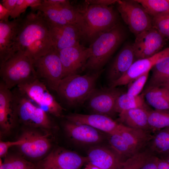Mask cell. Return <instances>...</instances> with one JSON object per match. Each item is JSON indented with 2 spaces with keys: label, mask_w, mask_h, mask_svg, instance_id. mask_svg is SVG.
Returning <instances> with one entry per match:
<instances>
[{
  "label": "cell",
  "mask_w": 169,
  "mask_h": 169,
  "mask_svg": "<svg viewBox=\"0 0 169 169\" xmlns=\"http://www.w3.org/2000/svg\"><path fill=\"white\" fill-rule=\"evenodd\" d=\"M21 17L13 50L23 53L33 62L54 47L50 26L40 11Z\"/></svg>",
  "instance_id": "cell-1"
},
{
  "label": "cell",
  "mask_w": 169,
  "mask_h": 169,
  "mask_svg": "<svg viewBox=\"0 0 169 169\" xmlns=\"http://www.w3.org/2000/svg\"><path fill=\"white\" fill-rule=\"evenodd\" d=\"M85 2L82 7L76 8L78 12V27L81 39L91 44L100 34L119 23L118 16L111 5L102 6Z\"/></svg>",
  "instance_id": "cell-2"
},
{
  "label": "cell",
  "mask_w": 169,
  "mask_h": 169,
  "mask_svg": "<svg viewBox=\"0 0 169 169\" xmlns=\"http://www.w3.org/2000/svg\"><path fill=\"white\" fill-rule=\"evenodd\" d=\"M125 37V30L119 23L100 34L89 47L90 55L82 70H88L94 72L103 69Z\"/></svg>",
  "instance_id": "cell-3"
},
{
  "label": "cell",
  "mask_w": 169,
  "mask_h": 169,
  "mask_svg": "<svg viewBox=\"0 0 169 169\" xmlns=\"http://www.w3.org/2000/svg\"><path fill=\"white\" fill-rule=\"evenodd\" d=\"M104 70L67 76L61 80L56 92L68 106L74 107L81 105L95 89L96 82Z\"/></svg>",
  "instance_id": "cell-4"
},
{
  "label": "cell",
  "mask_w": 169,
  "mask_h": 169,
  "mask_svg": "<svg viewBox=\"0 0 169 169\" xmlns=\"http://www.w3.org/2000/svg\"><path fill=\"white\" fill-rule=\"evenodd\" d=\"M0 68L2 81L10 90L19 84L37 78L33 62L20 51L0 64Z\"/></svg>",
  "instance_id": "cell-5"
},
{
  "label": "cell",
  "mask_w": 169,
  "mask_h": 169,
  "mask_svg": "<svg viewBox=\"0 0 169 169\" xmlns=\"http://www.w3.org/2000/svg\"><path fill=\"white\" fill-rule=\"evenodd\" d=\"M13 108L16 120L27 126L51 128L52 121L47 113L34 105L32 100L17 87L12 91Z\"/></svg>",
  "instance_id": "cell-6"
},
{
  "label": "cell",
  "mask_w": 169,
  "mask_h": 169,
  "mask_svg": "<svg viewBox=\"0 0 169 169\" xmlns=\"http://www.w3.org/2000/svg\"><path fill=\"white\" fill-rule=\"evenodd\" d=\"M37 78L50 89L56 91L63 78V70L58 52L53 47L50 51L33 62Z\"/></svg>",
  "instance_id": "cell-7"
},
{
  "label": "cell",
  "mask_w": 169,
  "mask_h": 169,
  "mask_svg": "<svg viewBox=\"0 0 169 169\" xmlns=\"http://www.w3.org/2000/svg\"><path fill=\"white\" fill-rule=\"evenodd\" d=\"M116 4L122 19L136 36L153 27L152 18L136 0H118Z\"/></svg>",
  "instance_id": "cell-8"
},
{
  "label": "cell",
  "mask_w": 169,
  "mask_h": 169,
  "mask_svg": "<svg viewBox=\"0 0 169 169\" xmlns=\"http://www.w3.org/2000/svg\"><path fill=\"white\" fill-rule=\"evenodd\" d=\"M17 87L47 113L56 117L62 115L63 108L50 93L47 86L36 78Z\"/></svg>",
  "instance_id": "cell-9"
},
{
  "label": "cell",
  "mask_w": 169,
  "mask_h": 169,
  "mask_svg": "<svg viewBox=\"0 0 169 169\" xmlns=\"http://www.w3.org/2000/svg\"><path fill=\"white\" fill-rule=\"evenodd\" d=\"M123 93L116 87L95 88L86 101L88 107L92 114L109 116L115 113L116 102Z\"/></svg>",
  "instance_id": "cell-10"
},
{
  "label": "cell",
  "mask_w": 169,
  "mask_h": 169,
  "mask_svg": "<svg viewBox=\"0 0 169 169\" xmlns=\"http://www.w3.org/2000/svg\"><path fill=\"white\" fill-rule=\"evenodd\" d=\"M166 39L153 27L137 35L132 44L136 60L150 57L160 51Z\"/></svg>",
  "instance_id": "cell-11"
},
{
  "label": "cell",
  "mask_w": 169,
  "mask_h": 169,
  "mask_svg": "<svg viewBox=\"0 0 169 169\" xmlns=\"http://www.w3.org/2000/svg\"><path fill=\"white\" fill-rule=\"evenodd\" d=\"M57 51L63 66V78L82 70L91 53L89 47L80 44Z\"/></svg>",
  "instance_id": "cell-12"
},
{
  "label": "cell",
  "mask_w": 169,
  "mask_h": 169,
  "mask_svg": "<svg viewBox=\"0 0 169 169\" xmlns=\"http://www.w3.org/2000/svg\"><path fill=\"white\" fill-rule=\"evenodd\" d=\"M88 162L87 157L73 151L58 149L51 152L37 166L58 169H79Z\"/></svg>",
  "instance_id": "cell-13"
},
{
  "label": "cell",
  "mask_w": 169,
  "mask_h": 169,
  "mask_svg": "<svg viewBox=\"0 0 169 169\" xmlns=\"http://www.w3.org/2000/svg\"><path fill=\"white\" fill-rule=\"evenodd\" d=\"M19 137L24 141L18 146L21 151L30 158H41L48 151L51 146L46 135L33 130L24 131Z\"/></svg>",
  "instance_id": "cell-14"
},
{
  "label": "cell",
  "mask_w": 169,
  "mask_h": 169,
  "mask_svg": "<svg viewBox=\"0 0 169 169\" xmlns=\"http://www.w3.org/2000/svg\"><path fill=\"white\" fill-rule=\"evenodd\" d=\"M169 56V47L161 51L150 57L136 60L127 72L120 78L109 84L112 88L125 85L147 71L159 60Z\"/></svg>",
  "instance_id": "cell-15"
},
{
  "label": "cell",
  "mask_w": 169,
  "mask_h": 169,
  "mask_svg": "<svg viewBox=\"0 0 169 169\" xmlns=\"http://www.w3.org/2000/svg\"><path fill=\"white\" fill-rule=\"evenodd\" d=\"M65 117L68 121L86 125L108 134L117 131L122 125L118 123L110 116L99 114L71 113L66 115Z\"/></svg>",
  "instance_id": "cell-16"
},
{
  "label": "cell",
  "mask_w": 169,
  "mask_h": 169,
  "mask_svg": "<svg viewBox=\"0 0 169 169\" xmlns=\"http://www.w3.org/2000/svg\"><path fill=\"white\" fill-rule=\"evenodd\" d=\"M49 24L54 47L57 50L80 44L79 41L81 39V36L80 31L77 26L73 24L58 25Z\"/></svg>",
  "instance_id": "cell-17"
},
{
  "label": "cell",
  "mask_w": 169,
  "mask_h": 169,
  "mask_svg": "<svg viewBox=\"0 0 169 169\" xmlns=\"http://www.w3.org/2000/svg\"><path fill=\"white\" fill-rule=\"evenodd\" d=\"M21 17L7 21H0V64L14 54L13 48Z\"/></svg>",
  "instance_id": "cell-18"
},
{
  "label": "cell",
  "mask_w": 169,
  "mask_h": 169,
  "mask_svg": "<svg viewBox=\"0 0 169 169\" xmlns=\"http://www.w3.org/2000/svg\"><path fill=\"white\" fill-rule=\"evenodd\" d=\"M64 130L74 141L81 144L90 145L101 142L103 136L99 131L86 125L67 121L64 124Z\"/></svg>",
  "instance_id": "cell-19"
},
{
  "label": "cell",
  "mask_w": 169,
  "mask_h": 169,
  "mask_svg": "<svg viewBox=\"0 0 169 169\" xmlns=\"http://www.w3.org/2000/svg\"><path fill=\"white\" fill-rule=\"evenodd\" d=\"M88 162L100 169H119L125 161L112 149L95 146L88 151Z\"/></svg>",
  "instance_id": "cell-20"
},
{
  "label": "cell",
  "mask_w": 169,
  "mask_h": 169,
  "mask_svg": "<svg viewBox=\"0 0 169 169\" xmlns=\"http://www.w3.org/2000/svg\"><path fill=\"white\" fill-rule=\"evenodd\" d=\"M136 59L132 44L125 45L116 55L109 68L107 79L109 84L122 76Z\"/></svg>",
  "instance_id": "cell-21"
},
{
  "label": "cell",
  "mask_w": 169,
  "mask_h": 169,
  "mask_svg": "<svg viewBox=\"0 0 169 169\" xmlns=\"http://www.w3.org/2000/svg\"><path fill=\"white\" fill-rule=\"evenodd\" d=\"M16 122L12 91L1 81L0 83V126L2 132L3 134L8 133Z\"/></svg>",
  "instance_id": "cell-22"
},
{
  "label": "cell",
  "mask_w": 169,
  "mask_h": 169,
  "mask_svg": "<svg viewBox=\"0 0 169 169\" xmlns=\"http://www.w3.org/2000/svg\"><path fill=\"white\" fill-rule=\"evenodd\" d=\"M117 132L123 137L135 154L143 151L152 136L148 131L131 128L122 124Z\"/></svg>",
  "instance_id": "cell-23"
},
{
  "label": "cell",
  "mask_w": 169,
  "mask_h": 169,
  "mask_svg": "<svg viewBox=\"0 0 169 169\" xmlns=\"http://www.w3.org/2000/svg\"><path fill=\"white\" fill-rule=\"evenodd\" d=\"M149 110L140 108L126 110L119 114V120L120 123L128 127L148 131Z\"/></svg>",
  "instance_id": "cell-24"
},
{
  "label": "cell",
  "mask_w": 169,
  "mask_h": 169,
  "mask_svg": "<svg viewBox=\"0 0 169 169\" xmlns=\"http://www.w3.org/2000/svg\"><path fill=\"white\" fill-rule=\"evenodd\" d=\"M144 93L147 102L156 110H169V89L161 87L148 88Z\"/></svg>",
  "instance_id": "cell-25"
},
{
  "label": "cell",
  "mask_w": 169,
  "mask_h": 169,
  "mask_svg": "<svg viewBox=\"0 0 169 169\" xmlns=\"http://www.w3.org/2000/svg\"><path fill=\"white\" fill-rule=\"evenodd\" d=\"M135 108L150 110L145 102L144 93L136 96L126 93H122L116 100L115 111L119 114L123 111Z\"/></svg>",
  "instance_id": "cell-26"
},
{
  "label": "cell",
  "mask_w": 169,
  "mask_h": 169,
  "mask_svg": "<svg viewBox=\"0 0 169 169\" xmlns=\"http://www.w3.org/2000/svg\"><path fill=\"white\" fill-rule=\"evenodd\" d=\"M147 88L161 87L169 77V56L159 60L152 68Z\"/></svg>",
  "instance_id": "cell-27"
},
{
  "label": "cell",
  "mask_w": 169,
  "mask_h": 169,
  "mask_svg": "<svg viewBox=\"0 0 169 169\" xmlns=\"http://www.w3.org/2000/svg\"><path fill=\"white\" fill-rule=\"evenodd\" d=\"M148 148L153 155H166L169 152V126L155 132Z\"/></svg>",
  "instance_id": "cell-28"
},
{
  "label": "cell",
  "mask_w": 169,
  "mask_h": 169,
  "mask_svg": "<svg viewBox=\"0 0 169 169\" xmlns=\"http://www.w3.org/2000/svg\"><path fill=\"white\" fill-rule=\"evenodd\" d=\"M108 135L109 143L111 149L123 160L125 161L135 155L118 132Z\"/></svg>",
  "instance_id": "cell-29"
},
{
  "label": "cell",
  "mask_w": 169,
  "mask_h": 169,
  "mask_svg": "<svg viewBox=\"0 0 169 169\" xmlns=\"http://www.w3.org/2000/svg\"><path fill=\"white\" fill-rule=\"evenodd\" d=\"M150 130L156 132L169 126V110H156L148 111Z\"/></svg>",
  "instance_id": "cell-30"
},
{
  "label": "cell",
  "mask_w": 169,
  "mask_h": 169,
  "mask_svg": "<svg viewBox=\"0 0 169 169\" xmlns=\"http://www.w3.org/2000/svg\"><path fill=\"white\" fill-rule=\"evenodd\" d=\"M151 17L169 13L167 0H136Z\"/></svg>",
  "instance_id": "cell-31"
},
{
  "label": "cell",
  "mask_w": 169,
  "mask_h": 169,
  "mask_svg": "<svg viewBox=\"0 0 169 169\" xmlns=\"http://www.w3.org/2000/svg\"><path fill=\"white\" fill-rule=\"evenodd\" d=\"M3 162L0 158V169H37L36 166L24 158L15 155H7Z\"/></svg>",
  "instance_id": "cell-32"
},
{
  "label": "cell",
  "mask_w": 169,
  "mask_h": 169,
  "mask_svg": "<svg viewBox=\"0 0 169 169\" xmlns=\"http://www.w3.org/2000/svg\"><path fill=\"white\" fill-rule=\"evenodd\" d=\"M153 155L148 148L127 159L119 169H140L147 160Z\"/></svg>",
  "instance_id": "cell-33"
},
{
  "label": "cell",
  "mask_w": 169,
  "mask_h": 169,
  "mask_svg": "<svg viewBox=\"0 0 169 169\" xmlns=\"http://www.w3.org/2000/svg\"><path fill=\"white\" fill-rule=\"evenodd\" d=\"M152 21L153 27L169 40V13L152 18Z\"/></svg>",
  "instance_id": "cell-34"
},
{
  "label": "cell",
  "mask_w": 169,
  "mask_h": 169,
  "mask_svg": "<svg viewBox=\"0 0 169 169\" xmlns=\"http://www.w3.org/2000/svg\"><path fill=\"white\" fill-rule=\"evenodd\" d=\"M43 1L41 0H17L15 8L10 13V18L14 19L20 17L21 14L28 7L31 8L38 5Z\"/></svg>",
  "instance_id": "cell-35"
},
{
  "label": "cell",
  "mask_w": 169,
  "mask_h": 169,
  "mask_svg": "<svg viewBox=\"0 0 169 169\" xmlns=\"http://www.w3.org/2000/svg\"><path fill=\"white\" fill-rule=\"evenodd\" d=\"M149 71H147L136 78L128 88L127 93L136 96L140 95L148 77Z\"/></svg>",
  "instance_id": "cell-36"
},
{
  "label": "cell",
  "mask_w": 169,
  "mask_h": 169,
  "mask_svg": "<svg viewBox=\"0 0 169 169\" xmlns=\"http://www.w3.org/2000/svg\"><path fill=\"white\" fill-rule=\"evenodd\" d=\"M24 141L20 139L14 141H1L0 142V158L6 156L9 148L12 146H19L23 144Z\"/></svg>",
  "instance_id": "cell-37"
},
{
  "label": "cell",
  "mask_w": 169,
  "mask_h": 169,
  "mask_svg": "<svg viewBox=\"0 0 169 169\" xmlns=\"http://www.w3.org/2000/svg\"><path fill=\"white\" fill-rule=\"evenodd\" d=\"M41 6L54 8H61L71 5L69 1L66 0H44Z\"/></svg>",
  "instance_id": "cell-38"
},
{
  "label": "cell",
  "mask_w": 169,
  "mask_h": 169,
  "mask_svg": "<svg viewBox=\"0 0 169 169\" xmlns=\"http://www.w3.org/2000/svg\"><path fill=\"white\" fill-rule=\"evenodd\" d=\"M158 158L155 155H152L147 160L140 169H158Z\"/></svg>",
  "instance_id": "cell-39"
},
{
  "label": "cell",
  "mask_w": 169,
  "mask_h": 169,
  "mask_svg": "<svg viewBox=\"0 0 169 169\" xmlns=\"http://www.w3.org/2000/svg\"><path fill=\"white\" fill-rule=\"evenodd\" d=\"M118 0H87L85 1L90 4L110 6L116 3Z\"/></svg>",
  "instance_id": "cell-40"
},
{
  "label": "cell",
  "mask_w": 169,
  "mask_h": 169,
  "mask_svg": "<svg viewBox=\"0 0 169 169\" xmlns=\"http://www.w3.org/2000/svg\"><path fill=\"white\" fill-rule=\"evenodd\" d=\"M17 1V0H3L1 3L11 13L15 8Z\"/></svg>",
  "instance_id": "cell-41"
},
{
  "label": "cell",
  "mask_w": 169,
  "mask_h": 169,
  "mask_svg": "<svg viewBox=\"0 0 169 169\" xmlns=\"http://www.w3.org/2000/svg\"><path fill=\"white\" fill-rule=\"evenodd\" d=\"M10 16V13L0 3V21H7Z\"/></svg>",
  "instance_id": "cell-42"
},
{
  "label": "cell",
  "mask_w": 169,
  "mask_h": 169,
  "mask_svg": "<svg viewBox=\"0 0 169 169\" xmlns=\"http://www.w3.org/2000/svg\"><path fill=\"white\" fill-rule=\"evenodd\" d=\"M157 165L158 169H169V161L163 158L158 157Z\"/></svg>",
  "instance_id": "cell-43"
},
{
  "label": "cell",
  "mask_w": 169,
  "mask_h": 169,
  "mask_svg": "<svg viewBox=\"0 0 169 169\" xmlns=\"http://www.w3.org/2000/svg\"><path fill=\"white\" fill-rule=\"evenodd\" d=\"M82 169H100L98 167L88 162L85 167Z\"/></svg>",
  "instance_id": "cell-44"
},
{
  "label": "cell",
  "mask_w": 169,
  "mask_h": 169,
  "mask_svg": "<svg viewBox=\"0 0 169 169\" xmlns=\"http://www.w3.org/2000/svg\"><path fill=\"white\" fill-rule=\"evenodd\" d=\"M161 87H163L169 89V78L161 85Z\"/></svg>",
  "instance_id": "cell-45"
},
{
  "label": "cell",
  "mask_w": 169,
  "mask_h": 169,
  "mask_svg": "<svg viewBox=\"0 0 169 169\" xmlns=\"http://www.w3.org/2000/svg\"><path fill=\"white\" fill-rule=\"evenodd\" d=\"M37 169H58L51 167L36 166Z\"/></svg>",
  "instance_id": "cell-46"
},
{
  "label": "cell",
  "mask_w": 169,
  "mask_h": 169,
  "mask_svg": "<svg viewBox=\"0 0 169 169\" xmlns=\"http://www.w3.org/2000/svg\"><path fill=\"white\" fill-rule=\"evenodd\" d=\"M163 158L169 161V152L165 155V157Z\"/></svg>",
  "instance_id": "cell-47"
},
{
  "label": "cell",
  "mask_w": 169,
  "mask_h": 169,
  "mask_svg": "<svg viewBox=\"0 0 169 169\" xmlns=\"http://www.w3.org/2000/svg\"><path fill=\"white\" fill-rule=\"evenodd\" d=\"M168 2L169 3V0H167Z\"/></svg>",
  "instance_id": "cell-48"
}]
</instances>
